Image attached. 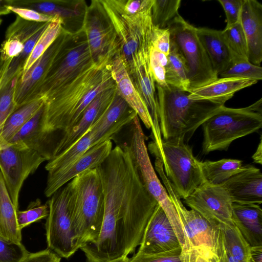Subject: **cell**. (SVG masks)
<instances>
[{"instance_id":"cell-1","label":"cell","mask_w":262,"mask_h":262,"mask_svg":"<svg viewBox=\"0 0 262 262\" xmlns=\"http://www.w3.org/2000/svg\"><path fill=\"white\" fill-rule=\"evenodd\" d=\"M97 168L104 198L102 225L98 239L80 249L87 262H107L135 252L158 203L140 180L126 144L113 148Z\"/></svg>"},{"instance_id":"cell-2","label":"cell","mask_w":262,"mask_h":262,"mask_svg":"<svg viewBox=\"0 0 262 262\" xmlns=\"http://www.w3.org/2000/svg\"><path fill=\"white\" fill-rule=\"evenodd\" d=\"M156 88L160 128L164 141H189L199 127L226 103L192 100L188 97L190 92L168 85Z\"/></svg>"},{"instance_id":"cell-3","label":"cell","mask_w":262,"mask_h":262,"mask_svg":"<svg viewBox=\"0 0 262 262\" xmlns=\"http://www.w3.org/2000/svg\"><path fill=\"white\" fill-rule=\"evenodd\" d=\"M74 243L77 250L98 238L104 213V198L97 168L86 171L67 184Z\"/></svg>"},{"instance_id":"cell-4","label":"cell","mask_w":262,"mask_h":262,"mask_svg":"<svg viewBox=\"0 0 262 262\" xmlns=\"http://www.w3.org/2000/svg\"><path fill=\"white\" fill-rule=\"evenodd\" d=\"M202 151L227 150L235 140L257 132L262 126V98L242 108L225 105L202 125Z\"/></svg>"},{"instance_id":"cell-5","label":"cell","mask_w":262,"mask_h":262,"mask_svg":"<svg viewBox=\"0 0 262 262\" xmlns=\"http://www.w3.org/2000/svg\"><path fill=\"white\" fill-rule=\"evenodd\" d=\"M100 1L119 39L120 56L129 74L140 62L149 58L154 28L152 6L137 14L126 15L116 11L105 0Z\"/></svg>"},{"instance_id":"cell-6","label":"cell","mask_w":262,"mask_h":262,"mask_svg":"<svg viewBox=\"0 0 262 262\" xmlns=\"http://www.w3.org/2000/svg\"><path fill=\"white\" fill-rule=\"evenodd\" d=\"M94 63L85 33L80 28L72 33L58 52L29 101L41 98L45 100Z\"/></svg>"},{"instance_id":"cell-7","label":"cell","mask_w":262,"mask_h":262,"mask_svg":"<svg viewBox=\"0 0 262 262\" xmlns=\"http://www.w3.org/2000/svg\"><path fill=\"white\" fill-rule=\"evenodd\" d=\"M129 142L127 143L140 180L151 195L165 211L178 238L182 250L190 245L177 211L152 165L145 144V137L139 119L136 116L130 123Z\"/></svg>"},{"instance_id":"cell-8","label":"cell","mask_w":262,"mask_h":262,"mask_svg":"<svg viewBox=\"0 0 262 262\" xmlns=\"http://www.w3.org/2000/svg\"><path fill=\"white\" fill-rule=\"evenodd\" d=\"M149 148L151 152L161 159L165 174L180 199L188 198L204 182L200 161L185 142L163 140L160 148L152 142Z\"/></svg>"},{"instance_id":"cell-9","label":"cell","mask_w":262,"mask_h":262,"mask_svg":"<svg viewBox=\"0 0 262 262\" xmlns=\"http://www.w3.org/2000/svg\"><path fill=\"white\" fill-rule=\"evenodd\" d=\"M170 40L185 59L189 72V92L219 78L197 34L196 28L178 14L167 27Z\"/></svg>"},{"instance_id":"cell-10","label":"cell","mask_w":262,"mask_h":262,"mask_svg":"<svg viewBox=\"0 0 262 262\" xmlns=\"http://www.w3.org/2000/svg\"><path fill=\"white\" fill-rule=\"evenodd\" d=\"M155 163L156 170L177 211L190 247L210 249L221 256L223 240L220 224H212L196 211L187 209L166 176L161 159L156 157Z\"/></svg>"},{"instance_id":"cell-11","label":"cell","mask_w":262,"mask_h":262,"mask_svg":"<svg viewBox=\"0 0 262 262\" xmlns=\"http://www.w3.org/2000/svg\"><path fill=\"white\" fill-rule=\"evenodd\" d=\"M81 28L94 62L109 64L120 55L121 45L114 27L100 0L86 6Z\"/></svg>"},{"instance_id":"cell-12","label":"cell","mask_w":262,"mask_h":262,"mask_svg":"<svg viewBox=\"0 0 262 262\" xmlns=\"http://www.w3.org/2000/svg\"><path fill=\"white\" fill-rule=\"evenodd\" d=\"M47 203L49 214L45 227L48 248L60 257L68 258L78 250L74 243L68 185L54 193Z\"/></svg>"},{"instance_id":"cell-13","label":"cell","mask_w":262,"mask_h":262,"mask_svg":"<svg viewBox=\"0 0 262 262\" xmlns=\"http://www.w3.org/2000/svg\"><path fill=\"white\" fill-rule=\"evenodd\" d=\"M47 160L37 151L19 142L0 149V171L17 210L19 194L24 181Z\"/></svg>"},{"instance_id":"cell-14","label":"cell","mask_w":262,"mask_h":262,"mask_svg":"<svg viewBox=\"0 0 262 262\" xmlns=\"http://www.w3.org/2000/svg\"><path fill=\"white\" fill-rule=\"evenodd\" d=\"M184 200L191 209L196 211L212 224L232 221L233 202L220 185H214L204 182Z\"/></svg>"},{"instance_id":"cell-15","label":"cell","mask_w":262,"mask_h":262,"mask_svg":"<svg viewBox=\"0 0 262 262\" xmlns=\"http://www.w3.org/2000/svg\"><path fill=\"white\" fill-rule=\"evenodd\" d=\"M72 33L63 27L60 34L49 48L25 74L18 78L14 93L16 108L29 102L30 97L44 78L55 57Z\"/></svg>"},{"instance_id":"cell-16","label":"cell","mask_w":262,"mask_h":262,"mask_svg":"<svg viewBox=\"0 0 262 262\" xmlns=\"http://www.w3.org/2000/svg\"><path fill=\"white\" fill-rule=\"evenodd\" d=\"M180 247L170 222L158 204L146 226L138 252L152 255L173 250Z\"/></svg>"},{"instance_id":"cell-17","label":"cell","mask_w":262,"mask_h":262,"mask_svg":"<svg viewBox=\"0 0 262 262\" xmlns=\"http://www.w3.org/2000/svg\"><path fill=\"white\" fill-rule=\"evenodd\" d=\"M113 149L111 140L97 144L88 150L66 169L48 174L45 194L51 197L54 193L75 177L101 165Z\"/></svg>"},{"instance_id":"cell-18","label":"cell","mask_w":262,"mask_h":262,"mask_svg":"<svg viewBox=\"0 0 262 262\" xmlns=\"http://www.w3.org/2000/svg\"><path fill=\"white\" fill-rule=\"evenodd\" d=\"M116 90L115 85L102 91L95 97L77 123L63 133L55 146L52 158L67 150L88 132L111 103Z\"/></svg>"},{"instance_id":"cell-19","label":"cell","mask_w":262,"mask_h":262,"mask_svg":"<svg viewBox=\"0 0 262 262\" xmlns=\"http://www.w3.org/2000/svg\"><path fill=\"white\" fill-rule=\"evenodd\" d=\"M227 191L233 203H262V173L252 165L244 166L242 170L220 185Z\"/></svg>"},{"instance_id":"cell-20","label":"cell","mask_w":262,"mask_h":262,"mask_svg":"<svg viewBox=\"0 0 262 262\" xmlns=\"http://www.w3.org/2000/svg\"><path fill=\"white\" fill-rule=\"evenodd\" d=\"M240 21L247 39L248 60L260 66L262 61V4L256 0H243Z\"/></svg>"},{"instance_id":"cell-21","label":"cell","mask_w":262,"mask_h":262,"mask_svg":"<svg viewBox=\"0 0 262 262\" xmlns=\"http://www.w3.org/2000/svg\"><path fill=\"white\" fill-rule=\"evenodd\" d=\"M111 71L119 95L137 114L148 129L152 127V120L147 106L135 88L120 55L110 63Z\"/></svg>"},{"instance_id":"cell-22","label":"cell","mask_w":262,"mask_h":262,"mask_svg":"<svg viewBox=\"0 0 262 262\" xmlns=\"http://www.w3.org/2000/svg\"><path fill=\"white\" fill-rule=\"evenodd\" d=\"M10 5L58 17L62 19L64 27L68 22L83 20L87 4L83 0H10Z\"/></svg>"},{"instance_id":"cell-23","label":"cell","mask_w":262,"mask_h":262,"mask_svg":"<svg viewBox=\"0 0 262 262\" xmlns=\"http://www.w3.org/2000/svg\"><path fill=\"white\" fill-rule=\"evenodd\" d=\"M232 221L250 246H262V209L259 205L233 203Z\"/></svg>"},{"instance_id":"cell-24","label":"cell","mask_w":262,"mask_h":262,"mask_svg":"<svg viewBox=\"0 0 262 262\" xmlns=\"http://www.w3.org/2000/svg\"><path fill=\"white\" fill-rule=\"evenodd\" d=\"M257 80L237 77H221L202 87L192 90L188 97L194 100H213L227 101L234 94L256 84Z\"/></svg>"},{"instance_id":"cell-25","label":"cell","mask_w":262,"mask_h":262,"mask_svg":"<svg viewBox=\"0 0 262 262\" xmlns=\"http://www.w3.org/2000/svg\"><path fill=\"white\" fill-rule=\"evenodd\" d=\"M196 31L211 64L219 76L232 61V55L222 37L221 31L200 27L196 28Z\"/></svg>"},{"instance_id":"cell-26","label":"cell","mask_w":262,"mask_h":262,"mask_svg":"<svg viewBox=\"0 0 262 262\" xmlns=\"http://www.w3.org/2000/svg\"><path fill=\"white\" fill-rule=\"evenodd\" d=\"M103 142L104 141L91 128L69 148L49 160L45 169L48 174L62 171L69 167L90 148Z\"/></svg>"},{"instance_id":"cell-27","label":"cell","mask_w":262,"mask_h":262,"mask_svg":"<svg viewBox=\"0 0 262 262\" xmlns=\"http://www.w3.org/2000/svg\"><path fill=\"white\" fill-rule=\"evenodd\" d=\"M16 209L0 171V238L21 243V230L16 221Z\"/></svg>"},{"instance_id":"cell-28","label":"cell","mask_w":262,"mask_h":262,"mask_svg":"<svg viewBox=\"0 0 262 262\" xmlns=\"http://www.w3.org/2000/svg\"><path fill=\"white\" fill-rule=\"evenodd\" d=\"M43 103V98L35 99L17 107L14 111L0 129V149L8 144Z\"/></svg>"},{"instance_id":"cell-29","label":"cell","mask_w":262,"mask_h":262,"mask_svg":"<svg viewBox=\"0 0 262 262\" xmlns=\"http://www.w3.org/2000/svg\"><path fill=\"white\" fill-rule=\"evenodd\" d=\"M199 164L204 182L214 185H221L244 168L242 161L237 159L207 160Z\"/></svg>"},{"instance_id":"cell-30","label":"cell","mask_w":262,"mask_h":262,"mask_svg":"<svg viewBox=\"0 0 262 262\" xmlns=\"http://www.w3.org/2000/svg\"><path fill=\"white\" fill-rule=\"evenodd\" d=\"M165 70V80L167 85L189 92V72L186 62L171 40Z\"/></svg>"},{"instance_id":"cell-31","label":"cell","mask_w":262,"mask_h":262,"mask_svg":"<svg viewBox=\"0 0 262 262\" xmlns=\"http://www.w3.org/2000/svg\"><path fill=\"white\" fill-rule=\"evenodd\" d=\"M220 227L225 250L241 262H249L251 246L232 221Z\"/></svg>"},{"instance_id":"cell-32","label":"cell","mask_w":262,"mask_h":262,"mask_svg":"<svg viewBox=\"0 0 262 262\" xmlns=\"http://www.w3.org/2000/svg\"><path fill=\"white\" fill-rule=\"evenodd\" d=\"M221 35L232 55V59L248 60V45L240 19L234 25L226 27L221 31Z\"/></svg>"},{"instance_id":"cell-33","label":"cell","mask_w":262,"mask_h":262,"mask_svg":"<svg viewBox=\"0 0 262 262\" xmlns=\"http://www.w3.org/2000/svg\"><path fill=\"white\" fill-rule=\"evenodd\" d=\"M49 23H47L29 39L23 43L24 45L23 51L17 57L12 59L6 73L3 76L0 85L10 81L16 76L21 75L24 66L32 53L36 43Z\"/></svg>"},{"instance_id":"cell-34","label":"cell","mask_w":262,"mask_h":262,"mask_svg":"<svg viewBox=\"0 0 262 262\" xmlns=\"http://www.w3.org/2000/svg\"><path fill=\"white\" fill-rule=\"evenodd\" d=\"M63 28L61 19L50 23L43 31L29 57L21 75L25 74L32 65L44 53L60 34Z\"/></svg>"},{"instance_id":"cell-35","label":"cell","mask_w":262,"mask_h":262,"mask_svg":"<svg viewBox=\"0 0 262 262\" xmlns=\"http://www.w3.org/2000/svg\"><path fill=\"white\" fill-rule=\"evenodd\" d=\"M181 0H154L151 19L154 26L165 29L179 14Z\"/></svg>"},{"instance_id":"cell-36","label":"cell","mask_w":262,"mask_h":262,"mask_svg":"<svg viewBox=\"0 0 262 262\" xmlns=\"http://www.w3.org/2000/svg\"><path fill=\"white\" fill-rule=\"evenodd\" d=\"M221 77H237L260 80L262 79V68L254 65L248 60L232 59L228 68L219 74Z\"/></svg>"},{"instance_id":"cell-37","label":"cell","mask_w":262,"mask_h":262,"mask_svg":"<svg viewBox=\"0 0 262 262\" xmlns=\"http://www.w3.org/2000/svg\"><path fill=\"white\" fill-rule=\"evenodd\" d=\"M47 23H49L28 21L17 16L15 20L8 27L5 39L16 38L24 43Z\"/></svg>"},{"instance_id":"cell-38","label":"cell","mask_w":262,"mask_h":262,"mask_svg":"<svg viewBox=\"0 0 262 262\" xmlns=\"http://www.w3.org/2000/svg\"><path fill=\"white\" fill-rule=\"evenodd\" d=\"M49 214V207L46 203L41 204L38 199L31 202L26 210L16 211V221L19 228H24L33 223L46 219Z\"/></svg>"},{"instance_id":"cell-39","label":"cell","mask_w":262,"mask_h":262,"mask_svg":"<svg viewBox=\"0 0 262 262\" xmlns=\"http://www.w3.org/2000/svg\"><path fill=\"white\" fill-rule=\"evenodd\" d=\"M18 76L10 81L0 85V129L8 117L16 108L14 101L15 85Z\"/></svg>"},{"instance_id":"cell-40","label":"cell","mask_w":262,"mask_h":262,"mask_svg":"<svg viewBox=\"0 0 262 262\" xmlns=\"http://www.w3.org/2000/svg\"><path fill=\"white\" fill-rule=\"evenodd\" d=\"M167 56L151 47L149 53V67L157 85L165 86Z\"/></svg>"},{"instance_id":"cell-41","label":"cell","mask_w":262,"mask_h":262,"mask_svg":"<svg viewBox=\"0 0 262 262\" xmlns=\"http://www.w3.org/2000/svg\"><path fill=\"white\" fill-rule=\"evenodd\" d=\"M29 253L21 243L0 238V262H21Z\"/></svg>"},{"instance_id":"cell-42","label":"cell","mask_w":262,"mask_h":262,"mask_svg":"<svg viewBox=\"0 0 262 262\" xmlns=\"http://www.w3.org/2000/svg\"><path fill=\"white\" fill-rule=\"evenodd\" d=\"M181 260L182 262H223L222 256L213 250L194 247L182 250Z\"/></svg>"},{"instance_id":"cell-43","label":"cell","mask_w":262,"mask_h":262,"mask_svg":"<svg viewBox=\"0 0 262 262\" xmlns=\"http://www.w3.org/2000/svg\"><path fill=\"white\" fill-rule=\"evenodd\" d=\"M118 12L126 15L137 14L152 6L154 0H105Z\"/></svg>"},{"instance_id":"cell-44","label":"cell","mask_w":262,"mask_h":262,"mask_svg":"<svg viewBox=\"0 0 262 262\" xmlns=\"http://www.w3.org/2000/svg\"><path fill=\"white\" fill-rule=\"evenodd\" d=\"M181 247L164 253L145 255L137 252L128 262H182L181 260Z\"/></svg>"},{"instance_id":"cell-45","label":"cell","mask_w":262,"mask_h":262,"mask_svg":"<svg viewBox=\"0 0 262 262\" xmlns=\"http://www.w3.org/2000/svg\"><path fill=\"white\" fill-rule=\"evenodd\" d=\"M8 8L11 12L16 14L17 16L28 21L37 23H51L61 19L58 17L47 15L29 8L12 6H9Z\"/></svg>"},{"instance_id":"cell-46","label":"cell","mask_w":262,"mask_h":262,"mask_svg":"<svg viewBox=\"0 0 262 262\" xmlns=\"http://www.w3.org/2000/svg\"><path fill=\"white\" fill-rule=\"evenodd\" d=\"M23 43L17 38L5 39L0 49V62H5L17 57L23 51Z\"/></svg>"},{"instance_id":"cell-47","label":"cell","mask_w":262,"mask_h":262,"mask_svg":"<svg viewBox=\"0 0 262 262\" xmlns=\"http://www.w3.org/2000/svg\"><path fill=\"white\" fill-rule=\"evenodd\" d=\"M152 47L166 55H168L170 48V33L167 28L160 29L154 26Z\"/></svg>"},{"instance_id":"cell-48","label":"cell","mask_w":262,"mask_h":262,"mask_svg":"<svg viewBox=\"0 0 262 262\" xmlns=\"http://www.w3.org/2000/svg\"><path fill=\"white\" fill-rule=\"evenodd\" d=\"M222 6L226 17L227 25L231 26L240 19L243 0H218Z\"/></svg>"},{"instance_id":"cell-49","label":"cell","mask_w":262,"mask_h":262,"mask_svg":"<svg viewBox=\"0 0 262 262\" xmlns=\"http://www.w3.org/2000/svg\"><path fill=\"white\" fill-rule=\"evenodd\" d=\"M61 257L47 248L35 253H29L21 262H60Z\"/></svg>"},{"instance_id":"cell-50","label":"cell","mask_w":262,"mask_h":262,"mask_svg":"<svg viewBox=\"0 0 262 262\" xmlns=\"http://www.w3.org/2000/svg\"><path fill=\"white\" fill-rule=\"evenodd\" d=\"M249 262H262V246H251Z\"/></svg>"},{"instance_id":"cell-51","label":"cell","mask_w":262,"mask_h":262,"mask_svg":"<svg viewBox=\"0 0 262 262\" xmlns=\"http://www.w3.org/2000/svg\"><path fill=\"white\" fill-rule=\"evenodd\" d=\"M9 6H10V0H0V16L11 12L8 8Z\"/></svg>"},{"instance_id":"cell-52","label":"cell","mask_w":262,"mask_h":262,"mask_svg":"<svg viewBox=\"0 0 262 262\" xmlns=\"http://www.w3.org/2000/svg\"><path fill=\"white\" fill-rule=\"evenodd\" d=\"M222 258L223 262H241L233 256H232L227 250H226L224 248V246L222 254Z\"/></svg>"},{"instance_id":"cell-53","label":"cell","mask_w":262,"mask_h":262,"mask_svg":"<svg viewBox=\"0 0 262 262\" xmlns=\"http://www.w3.org/2000/svg\"><path fill=\"white\" fill-rule=\"evenodd\" d=\"M261 140L260 139L257 149L255 154L252 156L254 162L261 164Z\"/></svg>"},{"instance_id":"cell-54","label":"cell","mask_w":262,"mask_h":262,"mask_svg":"<svg viewBox=\"0 0 262 262\" xmlns=\"http://www.w3.org/2000/svg\"><path fill=\"white\" fill-rule=\"evenodd\" d=\"M129 258L127 256H123L107 262H128Z\"/></svg>"},{"instance_id":"cell-55","label":"cell","mask_w":262,"mask_h":262,"mask_svg":"<svg viewBox=\"0 0 262 262\" xmlns=\"http://www.w3.org/2000/svg\"><path fill=\"white\" fill-rule=\"evenodd\" d=\"M2 23V19L0 17V25H1Z\"/></svg>"},{"instance_id":"cell-56","label":"cell","mask_w":262,"mask_h":262,"mask_svg":"<svg viewBox=\"0 0 262 262\" xmlns=\"http://www.w3.org/2000/svg\"><path fill=\"white\" fill-rule=\"evenodd\" d=\"M1 81H2V79H0V83H1Z\"/></svg>"}]
</instances>
